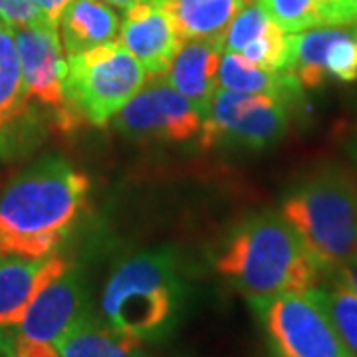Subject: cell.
Listing matches in <instances>:
<instances>
[{
	"mask_svg": "<svg viewBox=\"0 0 357 357\" xmlns=\"http://www.w3.org/2000/svg\"><path fill=\"white\" fill-rule=\"evenodd\" d=\"M246 2H248V0H246Z\"/></svg>",
	"mask_w": 357,
	"mask_h": 357,
	"instance_id": "4dcf8cb0",
	"label": "cell"
},
{
	"mask_svg": "<svg viewBox=\"0 0 357 357\" xmlns=\"http://www.w3.org/2000/svg\"><path fill=\"white\" fill-rule=\"evenodd\" d=\"M119 42L151 77L165 74L181 46L175 26L159 0L139 2L126 10L119 26Z\"/></svg>",
	"mask_w": 357,
	"mask_h": 357,
	"instance_id": "8fae6325",
	"label": "cell"
},
{
	"mask_svg": "<svg viewBox=\"0 0 357 357\" xmlns=\"http://www.w3.org/2000/svg\"><path fill=\"white\" fill-rule=\"evenodd\" d=\"M115 129L135 139L187 141L199 137L203 112L163 76L151 77L114 117Z\"/></svg>",
	"mask_w": 357,
	"mask_h": 357,
	"instance_id": "ba28073f",
	"label": "cell"
},
{
	"mask_svg": "<svg viewBox=\"0 0 357 357\" xmlns=\"http://www.w3.org/2000/svg\"><path fill=\"white\" fill-rule=\"evenodd\" d=\"M147 72L121 42H107L68 56L66 103L58 126L70 131L82 123L105 126L143 88Z\"/></svg>",
	"mask_w": 357,
	"mask_h": 357,
	"instance_id": "5b68a950",
	"label": "cell"
},
{
	"mask_svg": "<svg viewBox=\"0 0 357 357\" xmlns=\"http://www.w3.org/2000/svg\"><path fill=\"white\" fill-rule=\"evenodd\" d=\"M268 16L286 34L321 26V0H260Z\"/></svg>",
	"mask_w": 357,
	"mask_h": 357,
	"instance_id": "7402d4cb",
	"label": "cell"
},
{
	"mask_svg": "<svg viewBox=\"0 0 357 357\" xmlns=\"http://www.w3.org/2000/svg\"><path fill=\"white\" fill-rule=\"evenodd\" d=\"M0 357H4V356H2V354H0Z\"/></svg>",
	"mask_w": 357,
	"mask_h": 357,
	"instance_id": "f546056e",
	"label": "cell"
},
{
	"mask_svg": "<svg viewBox=\"0 0 357 357\" xmlns=\"http://www.w3.org/2000/svg\"><path fill=\"white\" fill-rule=\"evenodd\" d=\"M288 107L276 98L217 88L203 114L199 143L203 149L220 143L266 149L286 135Z\"/></svg>",
	"mask_w": 357,
	"mask_h": 357,
	"instance_id": "52a82bcc",
	"label": "cell"
},
{
	"mask_svg": "<svg viewBox=\"0 0 357 357\" xmlns=\"http://www.w3.org/2000/svg\"><path fill=\"white\" fill-rule=\"evenodd\" d=\"M14 40L28 96L54 107L58 114L66 103L68 74V58L58 26L36 20L14 28Z\"/></svg>",
	"mask_w": 357,
	"mask_h": 357,
	"instance_id": "9c48e42d",
	"label": "cell"
},
{
	"mask_svg": "<svg viewBox=\"0 0 357 357\" xmlns=\"http://www.w3.org/2000/svg\"><path fill=\"white\" fill-rule=\"evenodd\" d=\"M215 268L250 300L318 288L324 268L276 211H258L230 230Z\"/></svg>",
	"mask_w": 357,
	"mask_h": 357,
	"instance_id": "7a4b0ae2",
	"label": "cell"
},
{
	"mask_svg": "<svg viewBox=\"0 0 357 357\" xmlns=\"http://www.w3.org/2000/svg\"><path fill=\"white\" fill-rule=\"evenodd\" d=\"M60 357H139L137 342L103 326L88 312L56 342Z\"/></svg>",
	"mask_w": 357,
	"mask_h": 357,
	"instance_id": "d6986e66",
	"label": "cell"
},
{
	"mask_svg": "<svg viewBox=\"0 0 357 357\" xmlns=\"http://www.w3.org/2000/svg\"><path fill=\"white\" fill-rule=\"evenodd\" d=\"M119 26L121 20L114 6L102 0H74L58 24L66 58L114 42L119 34Z\"/></svg>",
	"mask_w": 357,
	"mask_h": 357,
	"instance_id": "e0dca14e",
	"label": "cell"
},
{
	"mask_svg": "<svg viewBox=\"0 0 357 357\" xmlns=\"http://www.w3.org/2000/svg\"><path fill=\"white\" fill-rule=\"evenodd\" d=\"M70 262L62 256L22 258L0 255V328H18L34 296Z\"/></svg>",
	"mask_w": 357,
	"mask_h": 357,
	"instance_id": "5bb4252c",
	"label": "cell"
},
{
	"mask_svg": "<svg viewBox=\"0 0 357 357\" xmlns=\"http://www.w3.org/2000/svg\"><path fill=\"white\" fill-rule=\"evenodd\" d=\"M280 213L324 272L357 252V183L342 169L321 167L298 181L284 197Z\"/></svg>",
	"mask_w": 357,
	"mask_h": 357,
	"instance_id": "277c9868",
	"label": "cell"
},
{
	"mask_svg": "<svg viewBox=\"0 0 357 357\" xmlns=\"http://www.w3.org/2000/svg\"><path fill=\"white\" fill-rule=\"evenodd\" d=\"M86 314V288L79 268L68 264L64 272L52 278L40 290L24 318L18 324V333L26 337L54 344L62 333Z\"/></svg>",
	"mask_w": 357,
	"mask_h": 357,
	"instance_id": "30bf717a",
	"label": "cell"
},
{
	"mask_svg": "<svg viewBox=\"0 0 357 357\" xmlns=\"http://www.w3.org/2000/svg\"><path fill=\"white\" fill-rule=\"evenodd\" d=\"M330 274H332L335 286H342V288H347L357 294V252L349 256L337 268H333Z\"/></svg>",
	"mask_w": 357,
	"mask_h": 357,
	"instance_id": "484cf974",
	"label": "cell"
},
{
	"mask_svg": "<svg viewBox=\"0 0 357 357\" xmlns=\"http://www.w3.org/2000/svg\"><path fill=\"white\" fill-rule=\"evenodd\" d=\"M225 48L213 42L183 40L163 77L171 88L191 100L204 114L217 89V74Z\"/></svg>",
	"mask_w": 357,
	"mask_h": 357,
	"instance_id": "9a60e30c",
	"label": "cell"
},
{
	"mask_svg": "<svg viewBox=\"0 0 357 357\" xmlns=\"http://www.w3.org/2000/svg\"><path fill=\"white\" fill-rule=\"evenodd\" d=\"M165 8L177 36L220 44L234 16L246 0H159Z\"/></svg>",
	"mask_w": 357,
	"mask_h": 357,
	"instance_id": "2e32d148",
	"label": "cell"
},
{
	"mask_svg": "<svg viewBox=\"0 0 357 357\" xmlns=\"http://www.w3.org/2000/svg\"><path fill=\"white\" fill-rule=\"evenodd\" d=\"M0 20L4 24L20 28L40 20L34 0H0Z\"/></svg>",
	"mask_w": 357,
	"mask_h": 357,
	"instance_id": "603a6c76",
	"label": "cell"
},
{
	"mask_svg": "<svg viewBox=\"0 0 357 357\" xmlns=\"http://www.w3.org/2000/svg\"><path fill=\"white\" fill-rule=\"evenodd\" d=\"M222 48L266 70H284L288 62V34L268 16L260 0H248L234 16Z\"/></svg>",
	"mask_w": 357,
	"mask_h": 357,
	"instance_id": "4fadbf2b",
	"label": "cell"
},
{
	"mask_svg": "<svg viewBox=\"0 0 357 357\" xmlns=\"http://www.w3.org/2000/svg\"><path fill=\"white\" fill-rule=\"evenodd\" d=\"M314 292L332 318L342 340L357 356V294L342 286H335L332 290L314 288Z\"/></svg>",
	"mask_w": 357,
	"mask_h": 357,
	"instance_id": "44dd1931",
	"label": "cell"
},
{
	"mask_svg": "<svg viewBox=\"0 0 357 357\" xmlns=\"http://www.w3.org/2000/svg\"><path fill=\"white\" fill-rule=\"evenodd\" d=\"M72 2L74 0H34V4L38 8L40 20H44V22H48L52 26L60 24L62 14Z\"/></svg>",
	"mask_w": 357,
	"mask_h": 357,
	"instance_id": "4316f807",
	"label": "cell"
},
{
	"mask_svg": "<svg viewBox=\"0 0 357 357\" xmlns=\"http://www.w3.org/2000/svg\"><path fill=\"white\" fill-rule=\"evenodd\" d=\"M105 4L114 6V8H121V10H128L131 6L139 4V2H149V0H102Z\"/></svg>",
	"mask_w": 357,
	"mask_h": 357,
	"instance_id": "83f0119b",
	"label": "cell"
},
{
	"mask_svg": "<svg viewBox=\"0 0 357 357\" xmlns=\"http://www.w3.org/2000/svg\"><path fill=\"white\" fill-rule=\"evenodd\" d=\"M351 30H354V34H356V36H357V20H356V22H354V26H351Z\"/></svg>",
	"mask_w": 357,
	"mask_h": 357,
	"instance_id": "f1b7e54d",
	"label": "cell"
},
{
	"mask_svg": "<svg viewBox=\"0 0 357 357\" xmlns=\"http://www.w3.org/2000/svg\"><path fill=\"white\" fill-rule=\"evenodd\" d=\"M88 192L89 178L60 155L24 167L0 192V255H54L82 215Z\"/></svg>",
	"mask_w": 357,
	"mask_h": 357,
	"instance_id": "6da1fadb",
	"label": "cell"
},
{
	"mask_svg": "<svg viewBox=\"0 0 357 357\" xmlns=\"http://www.w3.org/2000/svg\"><path fill=\"white\" fill-rule=\"evenodd\" d=\"M183 296L177 258L171 248L129 256L112 270L103 286L102 312L114 332L133 342L165 333Z\"/></svg>",
	"mask_w": 357,
	"mask_h": 357,
	"instance_id": "3957f363",
	"label": "cell"
},
{
	"mask_svg": "<svg viewBox=\"0 0 357 357\" xmlns=\"http://www.w3.org/2000/svg\"><path fill=\"white\" fill-rule=\"evenodd\" d=\"M298 62L318 88L328 82L357 84V36L344 26L312 28L300 40Z\"/></svg>",
	"mask_w": 357,
	"mask_h": 357,
	"instance_id": "7c38bea8",
	"label": "cell"
},
{
	"mask_svg": "<svg viewBox=\"0 0 357 357\" xmlns=\"http://www.w3.org/2000/svg\"><path fill=\"white\" fill-rule=\"evenodd\" d=\"M28 100L14 28L0 20V131L24 114Z\"/></svg>",
	"mask_w": 357,
	"mask_h": 357,
	"instance_id": "ffe728a7",
	"label": "cell"
},
{
	"mask_svg": "<svg viewBox=\"0 0 357 357\" xmlns=\"http://www.w3.org/2000/svg\"><path fill=\"white\" fill-rule=\"evenodd\" d=\"M272 357H357L312 290L250 300Z\"/></svg>",
	"mask_w": 357,
	"mask_h": 357,
	"instance_id": "8992f818",
	"label": "cell"
},
{
	"mask_svg": "<svg viewBox=\"0 0 357 357\" xmlns=\"http://www.w3.org/2000/svg\"><path fill=\"white\" fill-rule=\"evenodd\" d=\"M357 20V0H321V26H345Z\"/></svg>",
	"mask_w": 357,
	"mask_h": 357,
	"instance_id": "d4e9b609",
	"label": "cell"
},
{
	"mask_svg": "<svg viewBox=\"0 0 357 357\" xmlns=\"http://www.w3.org/2000/svg\"><path fill=\"white\" fill-rule=\"evenodd\" d=\"M217 88L232 89L252 96H268L292 105L302 98V88L288 72L266 70L243 58L241 54L225 52L220 56Z\"/></svg>",
	"mask_w": 357,
	"mask_h": 357,
	"instance_id": "ac0fdd59",
	"label": "cell"
},
{
	"mask_svg": "<svg viewBox=\"0 0 357 357\" xmlns=\"http://www.w3.org/2000/svg\"><path fill=\"white\" fill-rule=\"evenodd\" d=\"M6 357H60V354H58L56 345L50 342L32 340V337H26L22 333L16 332L10 335Z\"/></svg>",
	"mask_w": 357,
	"mask_h": 357,
	"instance_id": "cb8c5ba5",
	"label": "cell"
}]
</instances>
